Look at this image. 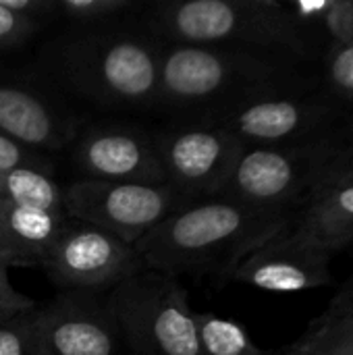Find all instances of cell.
Listing matches in <instances>:
<instances>
[{"label":"cell","mask_w":353,"mask_h":355,"mask_svg":"<svg viewBox=\"0 0 353 355\" xmlns=\"http://www.w3.org/2000/svg\"><path fill=\"white\" fill-rule=\"evenodd\" d=\"M162 42L139 15L100 27H64L48 40L37 73L60 94L106 110H156Z\"/></svg>","instance_id":"6da1fadb"},{"label":"cell","mask_w":353,"mask_h":355,"mask_svg":"<svg viewBox=\"0 0 353 355\" xmlns=\"http://www.w3.org/2000/svg\"><path fill=\"white\" fill-rule=\"evenodd\" d=\"M64 212L0 208V233L8 248L10 268H42L64 227Z\"/></svg>","instance_id":"9a60e30c"},{"label":"cell","mask_w":353,"mask_h":355,"mask_svg":"<svg viewBox=\"0 0 353 355\" xmlns=\"http://www.w3.org/2000/svg\"><path fill=\"white\" fill-rule=\"evenodd\" d=\"M139 21L162 44L233 46L308 60L312 50L279 0H177L144 6Z\"/></svg>","instance_id":"277c9868"},{"label":"cell","mask_w":353,"mask_h":355,"mask_svg":"<svg viewBox=\"0 0 353 355\" xmlns=\"http://www.w3.org/2000/svg\"><path fill=\"white\" fill-rule=\"evenodd\" d=\"M17 166H31V168L50 171V173L54 168L46 156L35 154L31 150H25V148L12 144L10 139H6L4 135H0V171L17 168Z\"/></svg>","instance_id":"484cf974"},{"label":"cell","mask_w":353,"mask_h":355,"mask_svg":"<svg viewBox=\"0 0 353 355\" xmlns=\"http://www.w3.org/2000/svg\"><path fill=\"white\" fill-rule=\"evenodd\" d=\"M345 104L329 92H302L300 83L252 94L206 121L243 146H287L341 131Z\"/></svg>","instance_id":"52a82bcc"},{"label":"cell","mask_w":353,"mask_h":355,"mask_svg":"<svg viewBox=\"0 0 353 355\" xmlns=\"http://www.w3.org/2000/svg\"><path fill=\"white\" fill-rule=\"evenodd\" d=\"M318 31L327 40L325 52L350 44L353 40V0H331Z\"/></svg>","instance_id":"603a6c76"},{"label":"cell","mask_w":353,"mask_h":355,"mask_svg":"<svg viewBox=\"0 0 353 355\" xmlns=\"http://www.w3.org/2000/svg\"><path fill=\"white\" fill-rule=\"evenodd\" d=\"M291 220L293 216L258 212L221 198L200 200L162 220L135 243V250L146 270L177 279L187 272H221L227 279L248 252Z\"/></svg>","instance_id":"3957f363"},{"label":"cell","mask_w":353,"mask_h":355,"mask_svg":"<svg viewBox=\"0 0 353 355\" xmlns=\"http://www.w3.org/2000/svg\"><path fill=\"white\" fill-rule=\"evenodd\" d=\"M327 310H335V312H345L353 314V275L345 281V285L337 291V295L333 297V302L329 304Z\"/></svg>","instance_id":"83f0119b"},{"label":"cell","mask_w":353,"mask_h":355,"mask_svg":"<svg viewBox=\"0 0 353 355\" xmlns=\"http://www.w3.org/2000/svg\"><path fill=\"white\" fill-rule=\"evenodd\" d=\"M69 150L79 179L112 183H166L154 133L137 125H83Z\"/></svg>","instance_id":"7c38bea8"},{"label":"cell","mask_w":353,"mask_h":355,"mask_svg":"<svg viewBox=\"0 0 353 355\" xmlns=\"http://www.w3.org/2000/svg\"><path fill=\"white\" fill-rule=\"evenodd\" d=\"M35 312L0 324V355H40Z\"/></svg>","instance_id":"7402d4cb"},{"label":"cell","mask_w":353,"mask_h":355,"mask_svg":"<svg viewBox=\"0 0 353 355\" xmlns=\"http://www.w3.org/2000/svg\"><path fill=\"white\" fill-rule=\"evenodd\" d=\"M127 355H202L189 295L177 277L144 270L106 293Z\"/></svg>","instance_id":"8992f818"},{"label":"cell","mask_w":353,"mask_h":355,"mask_svg":"<svg viewBox=\"0 0 353 355\" xmlns=\"http://www.w3.org/2000/svg\"><path fill=\"white\" fill-rule=\"evenodd\" d=\"M44 25L27 15L8 10L0 0V56L23 48Z\"/></svg>","instance_id":"cb8c5ba5"},{"label":"cell","mask_w":353,"mask_h":355,"mask_svg":"<svg viewBox=\"0 0 353 355\" xmlns=\"http://www.w3.org/2000/svg\"><path fill=\"white\" fill-rule=\"evenodd\" d=\"M81 116L37 71H19L0 60V135L46 156L69 150Z\"/></svg>","instance_id":"9c48e42d"},{"label":"cell","mask_w":353,"mask_h":355,"mask_svg":"<svg viewBox=\"0 0 353 355\" xmlns=\"http://www.w3.org/2000/svg\"><path fill=\"white\" fill-rule=\"evenodd\" d=\"M187 204L191 202L169 183L75 179L62 187V210L69 218L104 229L131 245Z\"/></svg>","instance_id":"ba28073f"},{"label":"cell","mask_w":353,"mask_h":355,"mask_svg":"<svg viewBox=\"0 0 353 355\" xmlns=\"http://www.w3.org/2000/svg\"><path fill=\"white\" fill-rule=\"evenodd\" d=\"M0 208L62 210V187L50 171L17 166L0 171Z\"/></svg>","instance_id":"e0dca14e"},{"label":"cell","mask_w":353,"mask_h":355,"mask_svg":"<svg viewBox=\"0 0 353 355\" xmlns=\"http://www.w3.org/2000/svg\"><path fill=\"white\" fill-rule=\"evenodd\" d=\"M293 229L329 254L353 245V183L320 189L293 216Z\"/></svg>","instance_id":"2e32d148"},{"label":"cell","mask_w":353,"mask_h":355,"mask_svg":"<svg viewBox=\"0 0 353 355\" xmlns=\"http://www.w3.org/2000/svg\"><path fill=\"white\" fill-rule=\"evenodd\" d=\"M352 250H353V245H352Z\"/></svg>","instance_id":"f546056e"},{"label":"cell","mask_w":353,"mask_h":355,"mask_svg":"<svg viewBox=\"0 0 353 355\" xmlns=\"http://www.w3.org/2000/svg\"><path fill=\"white\" fill-rule=\"evenodd\" d=\"M331 258L333 254L300 235L291 220L283 231L248 252L227 279L275 293L308 291L333 283Z\"/></svg>","instance_id":"5bb4252c"},{"label":"cell","mask_w":353,"mask_h":355,"mask_svg":"<svg viewBox=\"0 0 353 355\" xmlns=\"http://www.w3.org/2000/svg\"><path fill=\"white\" fill-rule=\"evenodd\" d=\"M322 58L327 92L345 106L353 104V40L345 46L327 50Z\"/></svg>","instance_id":"44dd1931"},{"label":"cell","mask_w":353,"mask_h":355,"mask_svg":"<svg viewBox=\"0 0 353 355\" xmlns=\"http://www.w3.org/2000/svg\"><path fill=\"white\" fill-rule=\"evenodd\" d=\"M345 131L287 146H243L218 198L275 216H295L327 187Z\"/></svg>","instance_id":"5b68a950"},{"label":"cell","mask_w":353,"mask_h":355,"mask_svg":"<svg viewBox=\"0 0 353 355\" xmlns=\"http://www.w3.org/2000/svg\"><path fill=\"white\" fill-rule=\"evenodd\" d=\"M293 83V60L285 56L233 46L164 44L156 110L177 121L206 123L252 94Z\"/></svg>","instance_id":"7a4b0ae2"},{"label":"cell","mask_w":353,"mask_h":355,"mask_svg":"<svg viewBox=\"0 0 353 355\" xmlns=\"http://www.w3.org/2000/svg\"><path fill=\"white\" fill-rule=\"evenodd\" d=\"M8 262L0 260V324L2 322H8L17 316H23V314H29L33 310H37L40 306L35 304V300L19 293L12 285H10V279H8Z\"/></svg>","instance_id":"d4e9b609"},{"label":"cell","mask_w":353,"mask_h":355,"mask_svg":"<svg viewBox=\"0 0 353 355\" xmlns=\"http://www.w3.org/2000/svg\"><path fill=\"white\" fill-rule=\"evenodd\" d=\"M0 260L8 262V266H10V258H8V248H6V243H4V237H2V233H0Z\"/></svg>","instance_id":"f1b7e54d"},{"label":"cell","mask_w":353,"mask_h":355,"mask_svg":"<svg viewBox=\"0 0 353 355\" xmlns=\"http://www.w3.org/2000/svg\"><path fill=\"white\" fill-rule=\"evenodd\" d=\"M281 355H353V314L327 310Z\"/></svg>","instance_id":"ac0fdd59"},{"label":"cell","mask_w":353,"mask_h":355,"mask_svg":"<svg viewBox=\"0 0 353 355\" xmlns=\"http://www.w3.org/2000/svg\"><path fill=\"white\" fill-rule=\"evenodd\" d=\"M40 355H127L106 293L60 291L35 312Z\"/></svg>","instance_id":"4fadbf2b"},{"label":"cell","mask_w":353,"mask_h":355,"mask_svg":"<svg viewBox=\"0 0 353 355\" xmlns=\"http://www.w3.org/2000/svg\"><path fill=\"white\" fill-rule=\"evenodd\" d=\"M42 270L60 291L108 293L146 266L135 245L67 216Z\"/></svg>","instance_id":"30bf717a"},{"label":"cell","mask_w":353,"mask_h":355,"mask_svg":"<svg viewBox=\"0 0 353 355\" xmlns=\"http://www.w3.org/2000/svg\"><path fill=\"white\" fill-rule=\"evenodd\" d=\"M154 139L166 183L189 202L218 198L243 150L237 137L212 123L175 121Z\"/></svg>","instance_id":"8fae6325"},{"label":"cell","mask_w":353,"mask_h":355,"mask_svg":"<svg viewBox=\"0 0 353 355\" xmlns=\"http://www.w3.org/2000/svg\"><path fill=\"white\" fill-rule=\"evenodd\" d=\"M341 183H353V131H345L333 171H331V179L327 183L329 185H341ZM325 189V187H322Z\"/></svg>","instance_id":"4316f807"},{"label":"cell","mask_w":353,"mask_h":355,"mask_svg":"<svg viewBox=\"0 0 353 355\" xmlns=\"http://www.w3.org/2000/svg\"><path fill=\"white\" fill-rule=\"evenodd\" d=\"M202 355H268L248 335V331L212 312H193Z\"/></svg>","instance_id":"ffe728a7"},{"label":"cell","mask_w":353,"mask_h":355,"mask_svg":"<svg viewBox=\"0 0 353 355\" xmlns=\"http://www.w3.org/2000/svg\"><path fill=\"white\" fill-rule=\"evenodd\" d=\"M133 0H48V23L64 27H100L133 19L139 12Z\"/></svg>","instance_id":"d6986e66"}]
</instances>
